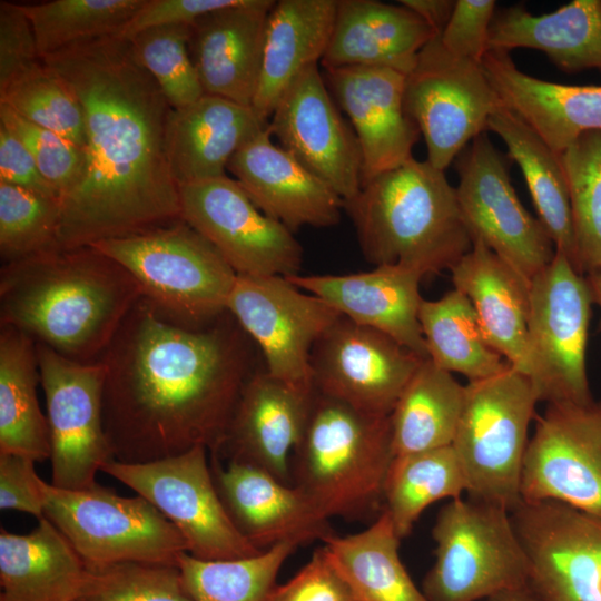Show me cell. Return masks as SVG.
Listing matches in <instances>:
<instances>
[{
  "mask_svg": "<svg viewBox=\"0 0 601 601\" xmlns=\"http://www.w3.org/2000/svg\"><path fill=\"white\" fill-rule=\"evenodd\" d=\"M424 359L342 315L313 348V386L358 411L386 416Z\"/></svg>",
  "mask_w": 601,
  "mask_h": 601,
  "instance_id": "ac0fdd59",
  "label": "cell"
},
{
  "mask_svg": "<svg viewBox=\"0 0 601 601\" xmlns=\"http://www.w3.org/2000/svg\"><path fill=\"white\" fill-rule=\"evenodd\" d=\"M272 137L268 125L230 158L227 171L262 213L293 233L336 225L344 200Z\"/></svg>",
  "mask_w": 601,
  "mask_h": 601,
  "instance_id": "cb8c5ba5",
  "label": "cell"
},
{
  "mask_svg": "<svg viewBox=\"0 0 601 601\" xmlns=\"http://www.w3.org/2000/svg\"><path fill=\"white\" fill-rule=\"evenodd\" d=\"M90 569L45 516L29 534L0 533V601H79Z\"/></svg>",
  "mask_w": 601,
  "mask_h": 601,
  "instance_id": "1f68e13d",
  "label": "cell"
},
{
  "mask_svg": "<svg viewBox=\"0 0 601 601\" xmlns=\"http://www.w3.org/2000/svg\"><path fill=\"white\" fill-rule=\"evenodd\" d=\"M42 62L21 4L0 2V90Z\"/></svg>",
  "mask_w": 601,
  "mask_h": 601,
  "instance_id": "f907efd6",
  "label": "cell"
},
{
  "mask_svg": "<svg viewBox=\"0 0 601 601\" xmlns=\"http://www.w3.org/2000/svg\"><path fill=\"white\" fill-rule=\"evenodd\" d=\"M79 99L86 167L61 201L59 248L91 246L181 219L179 185L167 155L173 109L118 36L83 41L42 58Z\"/></svg>",
  "mask_w": 601,
  "mask_h": 601,
  "instance_id": "7a4b0ae2",
  "label": "cell"
},
{
  "mask_svg": "<svg viewBox=\"0 0 601 601\" xmlns=\"http://www.w3.org/2000/svg\"><path fill=\"white\" fill-rule=\"evenodd\" d=\"M420 324L430 359L470 382L494 376L510 366L489 343L470 299L453 288L435 300L423 299Z\"/></svg>",
  "mask_w": 601,
  "mask_h": 601,
  "instance_id": "74e56055",
  "label": "cell"
},
{
  "mask_svg": "<svg viewBox=\"0 0 601 601\" xmlns=\"http://www.w3.org/2000/svg\"><path fill=\"white\" fill-rule=\"evenodd\" d=\"M367 262L420 274L451 269L473 246L456 189L443 170L414 157L344 201Z\"/></svg>",
  "mask_w": 601,
  "mask_h": 601,
  "instance_id": "277c9868",
  "label": "cell"
},
{
  "mask_svg": "<svg viewBox=\"0 0 601 601\" xmlns=\"http://www.w3.org/2000/svg\"><path fill=\"white\" fill-rule=\"evenodd\" d=\"M578 265L587 276L601 269V130L582 134L561 155Z\"/></svg>",
  "mask_w": 601,
  "mask_h": 601,
  "instance_id": "b9f144b4",
  "label": "cell"
},
{
  "mask_svg": "<svg viewBox=\"0 0 601 601\" xmlns=\"http://www.w3.org/2000/svg\"><path fill=\"white\" fill-rule=\"evenodd\" d=\"M404 105L424 137L426 160L444 171L487 130L489 118L501 102L481 63L453 56L437 35L405 77Z\"/></svg>",
  "mask_w": 601,
  "mask_h": 601,
  "instance_id": "7c38bea8",
  "label": "cell"
},
{
  "mask_svg": "<svg viewBox=\"0 0 601 601\" xmlns=\"http://www.w3.org/2000/svg\"><path fill=\"white\" fill-rule=\"evenodd\" d=\"M79 601H194L178 565L126 562L90 569Z\"/></svg>",
  "mask_w": 601,
  "mask_h": 601,
  "instance_id": "bcb514c9",
  "label": "cell"
},
{
  "mask_svg": "<svg viewBox=\"0 0 601 601\" xmlns=\"http://www.w3.org/2000/svg\"><path fill=\"white\" fill-rule=\"evenodd\" d=\"M139 298L130 273L95 246L58 248L0 270V324L77 362L100 359Z\"/></svg>",
  "mask_w": 601,
  "mask_h": 601,
  "instance_id": "3957f363",
  "label": "cell"
},
{
  "mask_svg": "<svg viewBox=\"0 0 601 601\" xmlns=\"http://www.w3.org/2000/svg\"><path fill=\"white\" fill-rule=\"evenodd\" d=\"M0 124L26 146L45 179L59 195L60 201L78 186L86 167L85 149L61 135L20 117L2 104Z\"/></svg>",
  "mask_w": 601,
  "mask_h": 601,
  "instance_id": "7dc6e473",
  "label": "cell"
},
{
  "mask_svg": "<svg viewBox=\"0 0 601 601\" xmlns=\"http://www.w3.org/2000/svg\"><path fill=\"white\" fill-rule=\"evenodd\" d=\"M487 130L505 144L509 156L523 174L539 220L556 250L580 273L569 187L560 155L518 115L502 105L489 118Z\"/></svg>",
  "mask_w": 601,
  "mask_h": 601,
  "instance_id": "836d02e7",
  "label": "cell"
},
{
  "mask_svg": "<svg viewBox=\"0 0 601 601\" xmlns=\"http://www.w3.org/2000/svg\"><path fill=\"white\" fill-rule=\"evenodd\" d=\"M181 219L205 237L237 275H298L303 249L293 231L262 213L224 175L179 186Z\"/></svg>",
  "mask_w": 601,
  "mask_h": 601,
  "instance_id": "2e32d148",
  "label": "cell"
},
{
  "mask_svg": "<svg viewBox=\"0 0 601 601\" xmlns=\"http://www.w3.org/2000/svg\"><path fill=\"white\" fill-rule=\"evenodd\" d=\"M587 278L591 287L593 303H595L601 311V269L587 275ZM599 327L601 329V319Z\"/></svg>",
  "mask_w": 601,
  "mask_h": 601,
  "instance_id": "6f0895ef",
  "label": "cell"
},
{
  "mask_svg": "<svg viewBox=\"0 0 601 601\" xmlns=\"http://www.w3.org/2000/svg\"><path fill=\"white\" fill-rule=\"evenodd\" d=\"M593 296L587 276L555 252L530 282L528 377L539 402L588 404V332Z\"/></svg>",
  "mask_w": 601,
  "mask_h": 601,
  "instance_id": "30bf717a",
  "label": "cell"
},
{
  "mask_svg": "<svg viewBox=\"0 0 601 601\" xmlns=\"http://www.w3.org/2000/svg\"><path fill=\"white\" fill-rule=\"evenodd\" d=\"M455 289L473 305L490 345L528 375L530 282L480 240L451 269Z\"/></svg>",
  "mask_w": 601,
  "mask_h": 601,
  "instance_id": "f546056e",
  "label": "cell"
},
{
  "mask_svg": "<svg viewBox=\"0 0 601 601\" xmlns=\"http://www.w3.org/2000/svg\"><path fill=\"white\" fill-rule=\"evenodd\" d=\"M272 136L344 201L362 187V152L317 66L300 73L278 100L270 118Z\"/></svg>",
  "mask_w": 601,
  "mask_h": 601,
  "instance_id": "ffe728a7",
  "label": "cell"
},
{
  "mask_svg": "<svg viewBox=\"0 0 601 601\" xmlns=\"http://www.w3.org/2000/svg\"><path fill=\"white\" fill-rule=\"evenodd\" d=\"M42 480L35 471V461L17 454L0 453V508L45 516Z\"/></svg>",
  "mask_w": 601,
  "mask_h": 601,
  "instance_id": "816d5d0a",
  "label": "cell"
},
{
  "mask_svg": "<svg viewBox=\"0 0 601 601\" xmlns=\"http://www.w3.org/2000/svg\"><path fill=\"white\" fill-rule=\"evenodd\" d=\"M46 400L51 483L62 490H86L114 460L102 413L105 366L82 363L36 343Z\"/></svg>",
  "mask_w": 601,
  "mask_h": 601,
  "instance_id": "4fadbf2b",
  "label": "cell"
},
{
  "mask_svg": "<svg viewBox=\"0 0 601 601\" xmlns=\"http://www.w3.org/2000/svg\"><path fill=\"white\" fill-rule=\"evenodd\" d=\"M337 0H279L269 11L262 69L252 108L264 121L287 88L322 61L332 36Z\"/></svg>",
  "mask_w": 601,
  "mask_h": 601,
  "instance_id": "4dcf8cb0",
  "label": "cell"
},
{
  "mask_svg": "<svg viewBox=\"0 0 601 601\" xmlns=\"http://www.w3.org/2000/svg\"><path fill=\"white\" fill-rule=\"evenodd\" d=\"M239 2L240 0H145L118 37L129 39L150 28L190 24L208 12Z\"/></svg>",
  "mask_w": 601,
  "mask_h": 601,
  "instance_id": "f5cc1de1",
  "label": "cell"
},
{
  "mask_svg": "<svg viewBox=\"0 0 601 601\" xmlns=\"http://www.w3.org/2000/svg\"><path fill=\"white\" fill-rule=\"evenodd\" d=\"M511 518L544 601H601L600 518L554 501H522Z\"/></svg>",
  "mask_w": 601,
  "mask_h": 601,
  "instance_id": "d6986e66",
  "label": "cell"
},
{
  "mask_svg": "<svg viewBox=\"0 0 601 601\" xmlns=\"http://www.w3.org/2000/svg\"><path fill=\"white\" fill-rule=\"evenodd\" d=\"M495 8L494 0H456L446 26L439 35L443 47L453 56L481 63L489 50Z\"/></svg>",
  "mask_w": 601,
  "mask_h": 601,
  "instance_id": "c3c4849f",
  "label": "cell"
},
{
  "mask_svg": "<svg viewBox=\"0 0 601 601\" xmlns=\"http://www.w3.org/2000/svg\"><path fill=\"white\" fill-rule=\"evenodd\" d=\"M482 69L501 105L558 155L582 134L601 130V86L545 81L521 71L506 51L487 50Z\"/></svg>",
  "mask_w": 601,
  "mask_h": 601,
  "instance_id": "4316f807",
  "label": "cell"
},
{
  "mask_svg": "<svg viewBox=\"0 0 601 601\" xmlns=\"http://www.w3.org/2000/svg\"><path fill=\"white\" fill-rule=\"evenodd\" d=\"M145 0H53L21 4L42 58L67 47L118 36Z\"/></svg>",
  "mask_w": 601,
  "mask_h": 601,
  "instance_id": "60d3db41",
  "label": "cell"
},
{
  "mask_svg": "<svg viewBox=\"0 0 601 601\" xmlns=\"http://www.w3.org/2000/svg\"><path fill=\"white\" fill-rule=\"evenodd\" d=\"M227 311L256 345L272 376L314 388L312 352L342 316L337 309L287 277L237 275Z\"/></svg>",
  "mask_w": 601,
  "mask_h": 601,
  "instance_id": "9a60e30c",
  "label": "cell"
},
{
  "mask_svg": "<svg viewBox=\"0 0 601 601\" xmlns=\"http://www.w3.org/2000/svg\"><path fill=\"white\" fill-rule=\"evenodd\" d=\"M37 346L16 327H0V453L35 462L50 459L46 415L41 412Z\"/></svg>",
  "mask_w": 601,
  "mask_h": 601,
  "instance_id": "e575fe53",
  "label": "cell"
},
{
  "mask_svg": "<svg viewBox=\"0 0 601 601\" xmlns=\"http://www.w3.org/2000/svg\"><path fill=\"white\" fill-rule=\"evenodd\" d=\"M315 390L256 370L245 384L226 437L214 455L259 467L290 485V453L302 439Z\"/></svg>",
  "mask_w": 601,
  "mask_h": 601,
  "instance_id": "603a6c76",
  "label": "cell"
},
{
  "mask_svg": "<svg viewBox=\"0 0 601 601\" xmlns=\"http://www.w3.org/2000/svg\"><path fill=\"white\" fill-rule=\"evenodd\" d=\"M487 47L540 50L569 73L601 71V0H573L540 16L523 6L503 9L493 18Z\"/></svg>",
  "mask_w": 601,
  "mask_h": 601,
  "instance_id": "d6a6232c",
  "label": "cell"
},
{
  "mask_svg": "<svg viewBox=\"0 0 601 601\" xmlns=\"http://www.w3.org/2000/svg\"><path fill=\"white\" fill-rule=\"evenodd\" d=\"M323 76L358 139L362 186L413 158L421 132L405 109L406 75L384 67L346 66L325 69Z\"/></svg>",
  "mask_w": 601,
  "mask_h": 601,
  "instance_id": "44dd1931",
  "label": "cell"
},
{
  "mask_svg": "<svg viewBox=\"0 0 601 601\" xmlns=\"http://www.w3.org/2000/svg\"><path fill=\"white\" fill-rule=\"evenodd\" d=\"M189 24L144 30L128 40L142 68L154 78L173 109L185 108L205 92L188 50Z\"/></svg>",
  "mask_w": 601,
  "mask_h": 601,
  "instance_id": "f6af8a7d",
  "label": "cell"
},
{
  "mask_svg": "<svg viewBox=\"0 0 601 601\" xmlns=\"http://www.w3.org/2000/svg\"><path fill=\"white\" fill-rule=\"evenodd\" d=\"M466 487L452 445L394 456L385 481L383 510L403 539L427 506L446 497H461Z\"/></svg>",
  "mask_w": 601,
  "mask_h": 601,
  "instance_id": "f35d334b",
  "label": "cell"
},
{
  "mask_svg": "<svg viewBox=\"0 0 601 601\" xmlns=\"http://www.w3.org/2000/svg\"><path fill=\"white\" fill-rule=\"evenodd\" d=\"M521 497L563 503L601 519V400L548 404L528 443Z\"/></svg>",
  "mask_w": 601,
  "mask_h": 601,
  "instance_id": "e0dca14e",
  "label": "cell"
},
{
  "mask_svg": "<svg viewBox=\"0 0 601 601\" xmlns=\"http://www.w3.org/2000/svg\"><path fill=\"white\" fill-rule=\"evenodd\" d=\"M398 3L421 17L439 35L446 26L455 6V1L452 0H401Z\"/></svg>",
  "mask_w": 601,
  "mask_h": 601,
  "instance_id": "11a10c76",
  "label": "cell"
},
{
  "mask_svg": "<svg viewBox=\"0 0 601 601\" xmlns=\"http://www.w3.org/2000/svg\"><path fill=\"white\" fill-rule=\"evenodd\" d=\"M464 401L465 385L424 359L390 414L394 456L452 445Z\"/></svg>",
  "mask_w": 601,
  "mask_h": 601,
  "instance_id": "8d00e7d4",
  "label": "cell"
},
{
  "mask_svg": "<svg viewBox=\"0 0 601 601\" xmlns=\"http://www.w3.org/2000/svg\"><path fill=\"white\" fill-rule=\"evenodd\" d=\"M91 246L130 273L141 297L174 324L197 328L227 312L237 274L183 219Z\"/></svg>",
  "mask_w": 601,
  "mask_h": 601,
  "instance_id": "8992f818",
  "label": "cell"
},
{
  "mask_svg": "<svg viewBox=\"0 0 601 601\" xmlns=\"http://www.w3.org/2000/svg\"><path fill=\"white\" fill-rule=\"evenodd\" d=\"M538 402L530 378L511 365L465 385L464 407L452 446L470 499L510 513L522 502L528 431Z\"/></svg>",
  "mask_w": 601,
  "mask_h": 601,
  "instance_id": "52a82bcc",
  "label": "cell"
},
{
  "mask_svg": "<svg viewBox=\"0 0 601 601\" xmlns=\"http://www.w3.org/2000/svg\"><path fill=\"white\" fill-rule=\"evenodd\" d=\"M393 459L390 415L358 411L315 390L293 452L292 480L325 518L357 520L382 511Z\"/></svg>",
  "mask_w": 601,
  "mask_h": 601,
  "instance_id": "5b68a950",
  "label": "cell"
},
{
  "mask_svg": "<svg viewBox=\"0 0 601 601\" xmlns=\"http://www.w3.org/2000/svg\"><path fill=\"white\" fill-rule=\"evenodd\" d=\"M439 33L402 4L375 0H337L325 69L384 67L407 75L420 51Z\"/></svg>",
  "mask_w": 601,
  "mask_h": 601,
  "instance_id": "83f0119b",
  "label": "cell"
},
{
  "mask_svg": "<svg viewBox=\"0 0 601 601\" xmlns=\"http://www.w3.org/2000/svg\"><path fill=\"white\" fill-rule=\"evenodd\" d=\"M0 104L85 149L82 106L63 78L43 61L0 90Z\"/></svg>",
  "mask_w": 601,
  "mask_h": 601,
  "instance_id": "7bdbcfd3",
  "label": "cell"
},
{
  "mask_svg": "<svg viewBox=\"0 0 601 601\" xmlns=\"http://www.w3.org/2000/svg\"><path fill=\"white\" fill-rule=\"evenodd\" d=\"M0 180L60 201L59 195L45 179L26 146L1 124Z\"/></svg>",
  "mask_w": 601,
  "mask_h": 601,
  "instance_id": "db71d44e",
  "label": "cell"
},
{
  "mask_svg": "<svg viewBox=\"0 0 601 601\" xmlns=\"http://www.w3.org/2000/svg\"><path fill=\"white\" fill-rule=\"evenodd\" d=\"M457 201L472 240H480L526 280L545 268L556 248L520 201L504 156L485 132L456 157Z\"/></svg>",
  "mask_w": 601,
  "mask_h": 601,
  "instance_id": "5bb4252c",
  "label": "cell"
},
{
  "mask_svg": "<svg viewBox=\"0 0 601 601\" xmlns=\"http://www.w3.org/2000/svg\"><path fill=\"white\" fill-rule=\"evenodd\" d=\"M61 205L0 180V255L2 264L59 248Z\"/></svg>",
  "mask_w": 601,
  "mask_h": 601,
  "instance_id": "ee69618b",
  "label": "cell"
},
{
  "mask_svg": "<svg viewBox=\"0 0 601 601\" xmlns=\"http://www.w3.org/2000/svg\"><path fill=\"white\" fill-rule=\"evenodd\" d=\"M207 449L146 463L111 460L101 471L150 502L181 533L188 553L205 561L249 558L262 551L235 526L215 485Z\"/></svg>",
  "mask_w": 601,
  "mask_h": 601,
  "instance_id": "8fae6325",
  "label": "cell"
},
{
  "mask_svg": "<svg viewBox=\"0 0 601 601\" xmlns=\"http://www.w3.org/2000/svg\"><path fill=\"white\" fill-rule=\"evenodd\" d=\"M268 125L252 107L214 95L171 109L166 146L175 180L181 186L227 175L230 158Z\"/></svg>",
  "mask_w": 601,
  "mask_h": 601,
  "instance_id": "f1b7e54d",
  "label": "cell"
},
{
  "mask_svg": "<svg viewBox=\"0 0 601 601\" xmlns=\"http://www.w3.org/2000/svg\"><path fill=\"white\" fill-rule=\"evenodd\" d=\"M216 455L209 462L218 495L237 530L258 550L278 543L298 545L333 534L329 520L295 485L250 464Z\"/></svg>",
  "mask_w": 601,
  "mask_h": 601,
  "instance_id": "7402d4cb",
  "label": "cell"
},
{
  "mask_svg": "<svg viewBox=\"0 0 601 601\" xmlns=\"http://www.w3.org/2000/svg\"><path fill=\"white\" fill-rule=\"evenodd\" d=\"M435 561L422 582L430 601H482L529 584L528 555L511 513L456 497L437 513Z\"/></svg>",
  "mask_w": 601,
  "mask_h": 601,
  "instance_id": "ba28073f",
  "label": "cell"
},
{
  "mask_svg": "<svg viewBox=\"0 0 601 601\" xmlns=\"http://www.w3.org/2000/svg\"><path fill=\"white\" fill-rule=\"evenodd\" d=\"M268 601H356L354 593L332 562L325 546L282 585H275Z\"/></svg>",
  "mask_w": 601,
  "mask_h": 601,
  "instance_id": "681fc988",
  "label": "cell"
},
{
  "mask_svg": "<svg viewBox=\"0 0 601 601\" xmlns=\"http://www.w3.org/2000/svg\"><path fill=\"white\" fill-rule=\"evenodd\" d=\"M43 513L89 569L141 562L178 565L188 545L178 529L142 496L125 497L96 484L62 490L42 480Z\"/></svg>",
  "mask_w": 601,
  "mask_h": 601,
  "instance_id": "9c48e42d",
  "label": "cell"
},
{
  "mask_svg": "<svg viewBox=\"0 0 601 601\" xmlns=\"http://www.w3.org/2000/svg\"><path fill=\"white\" fill-rule=\"evenodd\" d=\"M296 548L283 542L254 556L219 561L199 560L186 552L178 566L194 601H268L279 569Z\"/></svg>",
  "mask_w": 601,
  "mask_h": 601,
  "instance_id": "ab89813d",
  "label": "cell"
},
{
  "mask_svg": "<svg viewBox=\"0 0 601 601\" xmlns=\"http://www.w3.org/2000/svg\"><path fill=\"white\" fill-rule=\"evenodd\" d=\"M400 540L382 510L367 529L346 536L333 533L323 542L356 601H430L401 561Z\"/></svg>",
  "mask_w": 601,
  "mask_h": 601,
  "instance_id": "d590c367",
  "label": "cell"
},
{
  "mask_svg": "<svg viewBox=\"0 0 601 601\" xmlns=\"http://www.w3.org/2000/svg\"><path fill=\"white\" fill-rule=\"evenodd\" d=\"M273 0H240L189 24L188 50L206 95L252 107Z\"/></svg>",
  "mask_w": 601,
  "mask_h": 601,
  "instance_id": "d4e9b609",
  "label": "cell"
},
{
  "mask_svg": "<svg viewBox=\"0 0 601 601\" xmlns=\"http://www.w3.org/2000/svg\"><path fill=\"white\" fill-rule=\"evenodd\" d=\"M482 601H544L529 584L496 593Z\"/></svg>",
  "mask_w": 601,
  "mask_h": 601,
  "instance_id": "9f6ffc18",
  "label": "cell"
},
{
  "mask_svg": "<svg viewBox=\"0 0 601 601\" xmlns=\"http://www.w3.org/2000/svg\"><path fill=\"white\" fill-rule=\"evenodd\" d=\"M356 324L380 331L423 358H430L418 319L422 276L400 266H376L344 275L287 277Z\"/></svg>",
  "mask_w": 601,
  "mask_h": 601,
  "instance_id": "484cf974",
  "label": "cell"
},
{
  "mask_svg": "<svg viewBox=\"0 0 601 601\" xmlns=\"http://www.w3.org/2000/svg\"><path fill=\"white\" fill-rule=\"evenodd\" d=\"M254 346L228 311L189 328L139 298L100 357L114 460L146 463L195 446L217 453L256 371Z\"/></svg>",
  "mask_w": 601,
  "mask_h": 601,
  "instance_id": "6da1fadb",
  "label": "cell"
}]
</instances>
